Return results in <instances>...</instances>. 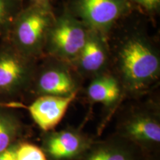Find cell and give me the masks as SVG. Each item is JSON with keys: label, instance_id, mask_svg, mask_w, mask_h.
<instances>
[{"label": "cell", "instance_id": "obj_15", "mask_svg": "<svg viewBox=\"0 0 160 160\" xmlns=\"http://www.w3.org/2000/svg\"><path fill=\"white\" fill-rule=\"evenodd\" d=\"M16 160H48L42 149L34 143L22 140L16 148Z\"/></svg>", "mask_w": 160, "mask_h": 160}, {"label": "cell", "instance_id": "obj_13", "mask_svg": "<svg viewBox=\"0 0 160 160\" xmlns=\"http://www.w3.org/2000/svg\"><path fill=\"white\" fill-rule=\"evenodd\" d=\"M16 110L0 102V153L27 139L26 127Z\"/></svg>", "mask_w": 160, "mask_h": 160}, {"label": "cell", "instance_id": "obj_1", "mask_svg": "<svg viewBox=\"0 0 160 160\" xmlns=\"http://www.w3.org/2000/svg\"><path fill=\"white\" fill-rule=\"evenodd\" d=\"M115 63L116 77L126 95L145 94L159 80V51L145 35L133 33L126 37L118 48Z\"/></svg>", "mask_w": 160, "mask_h": 160}, {"label": "cell", "instance_id": "obj_4", "mask_svg": "<svg viewBox=\"0 0 160 160\" xmlns=\"http://www.w3.org/2000/svg\"><path fill=\"white\" fill-rule=\"evenodd\" d=\"M8 42L0 45V102H18L30 91L37 66Z\"/></svg>", "mask_w": 160, "mask_h": 160}, {"label": "cell", "instance_id": "obj_5", "mask_svg": "<svg viewBox=\"0 0 160 160\" xmlns=\"http://www.w3.org/2000/svg\"><path fill=\"white\" fill-rule=\"evenodd\" d=\"M89 31L70 11L55 17L48 34L44 53L72 66L86 43Z\"/></svg>", "mask_w": 160, "mask_h": 160}, {"label": "cell", "instance_id": "obj_9", "mask_svg": "<svg viewBox=\"0 0 160 160\" xmlns=\"http://www.w3.org/2000/svg\"><path fill=\"white\" fill-rule=\"evenodd\" d=\"M77 94L75 93L66 97L40 96L36 97L28 105L22 102L4 104L15 109L27 110L36 125L42 133H45L55 130L56 127L63 119L68 109L77 98Z\"/></svg>", "mask_w": 160, "mask_h": 160}, {"label": "cell", "instance_id": "obj_18", "mask_svg": "<svg viewBox=\"0 0 160 160\" xmlns=\"http://www.w3.org/2000/svg\"><path fill=\"white\" fill-rule=\"evenodd\" d=\"M30 5H39L46 8H51L50 0H28Z\"/></svg>", "mask_w": 160, "mask_h": 160}, {"label": "cell", "instance_id": "obj_16", "mask_svg": "<svg viewBox=\"0 0 160 160\" xmlns=\"http://www.w3.org/2000/svg\"><path fill=\"white\" fill-rule=\"evenodd\" d=\"M135 3L148 13H154L159 9L160 0H129Z\"/></svg>", "mask_w": 160, "mask_h": 160}, {"label": "cell", "instance_id": "obj_7", "mask_svg": "<svg viewBox=\"0 0 160 160\" xmlns=\"http://www.w3.org/2000/svg\"><path fill=\"white\" fill-rule=\"evenodd\" d=\"M48 57V60L37 68L29 92L37 97H66L79 93L80 84L73 67L60 60Z\"/></svg>", "mask_w": 160, "mask_h": 160}, {"label": "cell", "instance_id": "obj_10", "mask_svg": "<svg viewBox=\"0 0 160 160\" xmlns=\"http://www.w3.org/2000/svg\"><path fill=\"white\" fill-rule=\"evenodd\" d=\"M108 51L105 37L89 31L86 43L72 67L82 77H97L105 73L109 61Z\"/></svg>", "mask_w": 160, "mask_h": 160}, {"label": "cell", "instance_id": "obj_6", "mask_svg": "<svg viewBox=\"0 0 160 160\" xmlns=\"http://www.w3.org/2000/svg\"><path fill=\"white\" fill-rule=\"evenodd\" d=\"M130 9L129 0H73L70 12L90 31L106 37Z\"/></svg>", "mask_w": 160, "mask_h": 160}, {"label": "cell", "instance_id": "obj_2", "mask_svg": "<svg viewBox=\"0 0 160 160\" xmlns=\"http://www.w3.org/2000/svg\"><path fill=\"white\" fill-rule=\"evenodd\" d=\"M115 133L129 140L148 160H160V108L157 102L132 105L120 115Z\"/></svg>", "mask_w": 160, "mask_h": 160}, {"label": "cell", "instance_id": "obj_11", "mask_svg": "<svg viewBox=\"0 0 160 160\" xmlns=\"http://www.w3.org/2000/svg\"><path fill=\"white\" fill-rule=\"evenodd\" d=\"M86 96L91 104H102L107 112V117L99 130L101 132L126 94L118 78L105 72L93 78L86 90Z\"/></svg>", "mask_w": 160, "mask_h": 160}, {"label": "cell", "instance_id": "obj_8", "mask_svg": "<svg viewBox=\"0 0 160 160\" xmlns=\"http://www.w3.org/2000/svg\"><path fill=\"white\" fill-rule=\"evenodd\" d=\"M94 140L82 130L69 127L42 133L40 148L48 160H79Z\"/></svg>", "mask_w": 160, "mask_h": 160}, {"label": "cell", "instance_id": "obj_17", "mask_svg": "<svg viewBox=\"0 0 160 160\" xmlns=\"http://www.w3.org/2000/svg\"><path fill=\"white\" fill-rule=\"evenodd\" d=\"M18 143L11 146L5 151L1 152L0 160H16V148Z\"/></svg>", "mask_w": 160, "mask_h": 160}, {"label": "cell", "instance_id": "obj_14", "mask_svg": "<svg viewBox=\"0 0 160 160\" xmlns=\"http://www.w3.org/2000/svg\"><path fill=\"white\" fill-rule=\"evenodd\" d=\"M22 9L20 0H0V38L8 37L12 24Z\"/></svg>", "mask_w": 160, "mask_h": 160}, {"label": "cell", "instance_id": "obj_12", "mask_svg": "<svg viewBox=\"0 0 160 160\" xmlns=\"http://www.w3.org/2000/svg\"><path fill=\"white\" fill-rule=\"evenodd\" d=\"M79 160H148L142 151L129 140L113 133L94 140Z\"/></svg>", "mask_w": 160, "mask_h": 160}, {"label": "cell", "instance_id": "obj_3", "mask_svg": "<svg viewBox=\"0 0 160 160\" xmlns=\"http://www.w3.org/2000/svg\"><path fill=\"white\" fill-rule=\"evenodd\" d=\"M54 19L51 8L35 5L22 8L12 24L8 40L22 54L37 59L45 52Z\"/></svg>", "mask_w": 160, "mask_h": 160}]
</instances>
